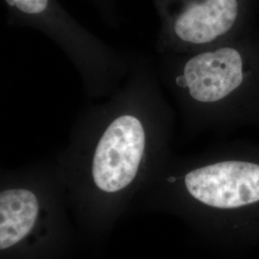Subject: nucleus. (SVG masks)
I'll use <instances>...</instances> for the list:
<instances>
[{
	"mask_svg": "<svg viewBox=\"0 0 259 259\" xmlns=\"http://www.w3.org/2000/svg\"><path fill=\"white\" fill-rule=\"evenodd\" d=\"M157 76L192 129H259V37L248 32L184 54H162Z\"/></svg>",
	"mask_w": 259,
	"mask_h": 259,
	"instance_id": "1",
	"label": "nucleus"
},
{
	"mask_svg": "<svg viewBox=\"0 0 259 259\" xmlns=\"http://www.w3.org/2000/svg\"><path fill=\"white\" fill-rule=\"evenodd\" d=\"M166 182L215 213L234 247L258 240L259 146L233 144Z\"/></svg>",
	"mask_w": 259,
	"mask_h": 259,
	"instance_id": "2",
	"label": "nucleus"
},
{
	"mask_svg": "<svg viewBox=\"0 0 259 259\" xmlns=\"http://www.w3.org/2000/svg\"><path fill=\"white\" fill-rule=\"evenodd\" d=\"M12 19L47 35L77 68L89 96L107 97L124 81L131 59L77 23L55 0H4Z\"/></svg>",
	"mask_w": 259,
	"mask_h": 259,
	"instance_id": "3",
	"label": "nucleus"
},
{
	"mask_svg": "<svg viewBox=\"0 0 259 259\" xmlns=\"http://www.w3.org/2000/svg\"><path fill=\"white\" fill-rule=\"evenodd\" d=\"M240 0H190L166 18L157 41L159 54L201 51L239 37Z\"/></svg>",
	"mask_w": 259,
	"mask_h": 259,
	"instance_id": "4",
	"label": "nucleus"
},
{
	"mask_svg": "<svg viewBox=\"0 0 259 259\" xmlns=\"http://www.w3.org/2000/svg\"><path fill=\"white\" fill-rule=\"evenodd\" d=\"M38 212L37 197L27 189L15 188L0 194V249L22 240L33 229Z\"/></svg>",
	"mask_w": 259,
	"mask_h": 259,
	"instance_id": "5",
	"label": "nucleus"
}]
</instances>
